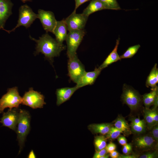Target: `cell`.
I'll use <instances>...</instances> for the list:
<instances>
[{"mask_svg":"<svg viewBox=\"0 0 158 158\" xmlns=\"http://www.w3.org/2000/svg\"><path fill=\"white\" fill-rule=\"evenodd\" d=\"M31 117L29 112L24 109L19 110V118L16 132L19 146V153L22 150L26 138L30 129Z\"/></svg>","mask_w":158,"mask_h":158,"instance_id":"obj_2","label":"cell"},{"mask_svg":"<svg viewBox=\"0 0 158 158\" xmlns=\"http://www.w3.org/2000/svg\"><path fill=\"white\" fill-rule=\"evenodd\" d=\"M158 97L157 96L156 97L153 104L154 105L153 108L157 109L158 107Z\"/></svg>","mask_w":158,"mask_h":158,"instance_id":"obj_41","label":"cell"},{"mask_svg":"<svg viewBox=\"0 0 158 158\" xmlns=\"http://www.w3.org/2000/svg\"><path fill=\"white\" fill-rule=\"evenodd\" d=\"M86 31L83 30H74L69 31L66 39L67 44V54L68 58L76 54V51L81 42Z\"/></svg>","mask_w":158,"mask_h":158,"instance_id":"obj_4","label":"cell"},{"mask_svg":"<svg viewBox=\"0 0 158 158\" xmlns=\"http://www.w3.org/2000/svg\"><path fill=\"white\" fill-rule=\"evenodd\" d=\"M117 140L119 143L123 146L127 143V140L124 136L120 135L117 138Z\"/></svg>","mask_w":158,"mask_h":158,"instance_id":"obj_37","label":"cell"},{"mask_svg":"<svg viewBox=\"0 0 158 158\" xmlns=\"http://www.w3.org/2000/svg\"><path fill=\"white\" fill-rule=\"evenodd\" d=\"M101 71L99 68L96 67L93 71L85 72L76 85L79 89L85 86L93 84Z\"/></svg>","mask_w":158,"mask_h":158,"instance_id":"obj_14","label":"cell"},{"mask_svg":"<svg viewBox=\"0 0 158 158\" xmlns=\"http://www.w3.org/2000/svg\"><path fill=\"white\" fill-rule=\"evenodd\" d=\"M68 68L71 79L76 83L86 72L83 65L78 59L77 54L69 58Z\"/></svg>","mask_w":158,"mask_h":158,"instance_id":"obj_7","label":"cell"},{"mask_svg":"<svg viewBox=\"0 0 158 158\" xmlns=\"http://www.w3.org/2000/svg\"><path fill=\"white\" fill-rule=\"evenodd\" d=\"M75 9L73 11L76 12V10L78 8L83 4L90 0H75Z\"/></svg>","mask_w":158,"mask_h":158,"instance_id":"obj_36","label":"cell"},{"mask_svg":"<svg viewBox=\"0 0 158 158\" xmlns=\"http://www.w3.org/2000/svg\"><path fill=\"white\" fill-rule=\"evenodd\" d=\"M104 9H106L105 8L99 0H91L82 13L89 17L90 15L95 12Z\"/></svg>","mask_w":158,"mask_h":158,"instance_id":"obj_20","label":"cell"},{"mask_svg":"<svg viewBox=\"0 0 158 158\" xmlns=\"http://www.w3.org/2000/svg\"><path fill=\"white\" fill-rule=\"evenodd\" d=\"M121 99L131 110H135L141 105V96L138 92L126 85H124Z\"/></svg>","mask_w":158,"mask_h":158,"instance_id":"obj_6","label":"cell"},{"mask_svg":"<svg viewBox=\"0 0 158 158\" xmlns=\"http://www.w3.org/2000/svg\"><path fill=\"white\" fill-rule=\"evenodd\" d=\"M150 93L144 94L142 96L143 103L146 107L149 108L153 105L156 97L158 96V87L156 86L151 89Z\"/></svg>","mask_w":158,"mask_h":158,"instance_id":"obj_21","label":"cell"},{"mask_svg":"<svg viewBox=\"0 0 158 158\" xmlns=\"http://www.w3.org/2000/svg\"><path fill=\"white\" fill-rule=\"evenodd\" d=\"M136 154H121L119 155L118 158H135L138 157Z\"/></svg>","mask_w":158,"mask_h":158,"instance_id":"obj_38","label":"cell"},{"mask_svg":"<svg viewBox=\"0 0 158 158\" xmlns=\"http://www.w3.org/2000/svg\"><path fill=\"white\" fill-rule=\"evenodd\" d=\"M158 157L157 152L155 151L152 152H148L139 156L140 158H154Z\"/></svg>","mask_w":158,"mask_h":158,"instance_id":"obj_30","label":"cell"},{"mask_svg":"<svg viewBox=\"0 0 158 158\" xmlns=\"http://www.w3.org/2000/svg\"><path fill=\"white\" fill-rule=\"evenodd\" d=\"M151 111L154 125H157L158 122V114L157 109L153 108L151 109Z\"/></svg>","mask_w":158,"mask_h":158,"instance_id":"obj_35","label":"cell"},{"mask_svg":"<svg viewBox=\"0 0 158 158\" xmlns=\"http://www.w3.org/2000/svg\"><path fill=\"white\" fill-rule=\"evenodd\" d=\"M106 9L118 10L121 8L116 0H99Z\"/></svg>","mask_w":158,"mask_h":158,"instance_id":"obj_26","label":"cell"},{"mask_svg":"<svg viewBox=\"0 0 158 158\" xmlns=\"http://www.w3.org/2000/svg\"><path fill=\"white\" fill-rule=\"evenodd\" d=\"M0 122L2 126L7 127L16 131L19 118V110L18 108L9 109L6 112H3Z\"/></svg>","mask_w":158,"mask_h":158,"instance_id":"obj_12","label":"cell"},{"mask_svg":"<svg viewBox=\"0 0 158 158\" xmlns=\"http://www.w3.org/2000/svg\"><path fill=\"white\" fill-rule=\"evenodd\" d=\"M22 2L25 3L28 1H31L32 0H20Z\"/></svg>","mask_w":158,"mask_h":158,"instance_id":"obj_43","label":"cell"},{"mask_svg":"<svg viewBox=\"0 0 158 158\" xmlns=\"http://www.w3.org/2000/svg\"><path fill=\"white\" fill-rule=\"evenodd\" d=\"M150 134L154 139L157 142L158 141V124L156 125L150 129Z\"/></svg>","mask_w":158,"mask_h":158,"instance_id":"obj_29","label":"cell"},{"mask_svg":"<svg viewBox=\"0 0 158 158\" xmlns=\"http://www.w3.org/2000/svg\"><path fill=\"white\" fill-rule=\"evenodd\" d=\"M133 143L138 150L144 151L150 150L155 147L157 142L150 134L140 135L135 137L133 140Z\"/></svg>","mask_w":158,"mask_h":158,"instance_id":"obj_11","label":"cell"},{"mask_svg":"<svg viewBox=\"0 0 158 158\" xmlns=\"http://www.w3.org/2000/svg\"><path fill=\"white\" fill-rule=\"evenodd\" d=\"M78 89L75 85L71 87H65L57 89L56 91V105L59 106L68 100L74 93Z\"/></svg>","mask_w":158,"mask_h":158,"instance_id":"obj_15","label":"cell"},{"mask_svg":"<svg viewBox=\"0 0 158 158\" xmlns=\"http://www.w3.org/2000/svg\"><path fill=\"white\" fill-rule=\"evenodd\" d=\"M144 120L149 129L155 126L152 113L151 109L145 107L143 110Z\"/></svg>","mask_w":158,"mask_h":158,"instance_id":"obj_24","label":"cell"},{"mask_svg":"<svg viewBox=\"0 0 158 158\" xmlns=\"http://www.w3.org/2000/svg\"><path fill=\"white\" fill-rule=\"evenodd\" d=\"M112 126L111 123H93L89 125L88 128L92 134L99 133L104 135L108 133Z\"/></svg>","mask_w":158,"mask_h":158,"instance_id":"obj_19","label":"cell"},{"mask_svg":"<svg viewBox=\"0 0 158 158\" xmlns=\"http://www.w3.org/2000/svg\"><path fill=\"white\" fill-rule=\"evenodd\" d=\"M88 18L82 13H77L73 12L64 19L67 30L69 31L74 30H84Z\"/></svg>","mask_w":158,"mask_h":158,"instance_id":"obj_9","label":"cell"},{"mask_svg":"<svg viewBox=\"0 0 158 158\" xmlns=\"http://www.w3.org/2000/svg\"><path fill=\"white\" fill-rule=\"evenodd\" d=\"M67 30L64 19L57 21L53 33L55 36V39L60 43L63 44V41L66 40L67 34Z\"/></svg>","mask_w":158,"mask_h":158,"instance_id":"obj_16","label":"cell"},{"mask_svg":"<svg viewBox=\"0 0 158 158\" xmlns=\"http://www.w3.org/2000/svg\"><path fill=\"white\" fill-rule=\"evenodd\" d=\"M122 151L126 155L131 154L132 151V146L130 144L127 143L123 146Z\"/></svg>","mask_w":158,"mask_h":158,"instance_id":"obj_31","label":"cell"},{"mask_svg":"<svg viewBox=\"0 0 158 158\" xmlns=\"http://www.w3.org/2000/svg\"><path fill=\"white\" fill-rule=\"evenodd\" d=\"M140 46L138 44L129 47L125 52L120 56L121 59L132 57L138 51Z\"/></svg>","mask_w":158,"mask_h":158,"instance_id":"obj_25","label":"cell"},{"mask_svg":"<svg viewBox=\"0 0 158 158\" xmlns=\"http://www.w3.org/2000/svg\"><path fill=\"white\" fill-rule=\"evenodd\" d=\"M22 101V97L19 95L17 87L8 89L7 92L0 99V113H3L7 108L10 110L18 108Z\"/></svg>","mask_w":158,"mask_h":158,"instance_id":"obj_3","label":"cell"},{"mask_svg":"<svg viewBox=\"0 0 158 158\" xmlns=\"http://www.w3.org/2000/svg\"><path fill=\"white\" fill-rule=\"evenodd\" d=\"M120 38L116 40L115 46L107 57L102 63L98 67L102 70L112 63L121 59L117 52V49L119 44Z\"/></svg>","mask_w":158,"mask_h":158,"instance_id":"obj_17","label":"cell"},{"mask_svg":"<svg viewBox=\"0 0 158 158\" xmlns=\"http://www.w3.org/2000/svg\"><path fill=\"white\" fill-rule=\"evenodd\" d=\"M13 6L11 0H0V30L4 29L6 20L12 14Z\"/></svg>","mask_w":158,"mask_h":158,"instance_id":"obj_13","label":"cell"},{"mask_svg":"<svg viewBox=\"0 0 158 158\" xmlns=\"http://www.w3.org/2000/svg\"><path fill=\"white\" fill-rule=\"evenodd\" d=\"M110 156L109 154L107 153L101 157V158H108Z\"/></svg>","mask_w":158,"mask_h":158,"instance_id":"obj_42","label":"cell"},{"mask_svg":"<svg viewBox=\"0 0 158 158\" xmlns=\"http://www.w3.org/2000/svg\"><path fill=\"white\" fill-rule=\"evenodd\" d=\"M158 82V69L157 64L155 63L148 76L146 85L147 87L150 86L152 88L156 87Z\"/></svg>","mask_w":158,"mask_h":158,"instance_id":"obj_22","label":"cell"},{"mask_svg":"<svg viewBox=\"0 0 158 158\" xmlns=\"http://www.w3.org/2000/svg\"><path fill=\"white\" fill-rule=\"evenodd\" d=\"M107 139L106 137L103 135L95 137L94 145L95 152L99 151L105 148Z\"/></svg>","mask_w":158,"mask_h":158,"instance_id":"obj_23","label":"cell"},{"mask_svg":"<svg viewBox=\"0 0 158 158\" xmlns=\"http://www.w3.org/2000/svg\"><path fill=\"white\" fill-rule=\"evenodd\" d=\"M121 133V131L114 127L112 126L106 135L107 138L112 140L118 138Z\"/></svg>","mask_w":158,"mask_h":158,"instance_id":"obj_27","label":"cell"},{"mask_svg":"<svg viewBox=\"0 0 158 158\" xmlns=\"http://www.w3.org/2000/svg\"><path fill=\"white\" fill-rule=\"evenodd\" d=\"M28 158H35L36 156L35 154L32 150H31L28 156Z\"/></svg>","mask_w":158,"mask_h":158,"instance_id":"obj_40","label":"cell"},{"mask_svg":"<svg viewBox=\"0 0 158 158\" xmlns=\"http://www.w3.org/2000/svg\"><path fill=\"white\" fill-rule=\"evenodd\" d=\"M37 18V14L33 12L32 9L26 4L21 6L19 8V16L16 26L10 30H4L8 33L14 31L16 29L23 26L26 28L30 27L35 20Z\"/></svg>","mask_w":158,"mask_h":158,"instance_id":"obj_5","label":"cell"},{"mask_svg":"<svg viewBox=\"0 0 158 158\" xmlns=\"http://www.w3.org/2000/svg\"><path fill=\"white\" fill-rule=\"evenodd\" d=\"M130 121L135 124L143 126H146V123L144 120H141L139 118H132Z\"/></svg>","mask_w":158,"mask_h":158,"instance_id":"obj_32","label":"cell"},{"mask_svg":"<svg viewBox=\"0 0 158 158\" xmlns=\"http://www.w3.org/2000/svg\"><path fill=\"white\" fill-rule=\"evenodd\" d=\"M109 155L112 158H118L119 155L118 153L115 150L109 153Z\"/></svg>","mask_w":158,"mask_h":158,"instance_id":"obj_39","label":"cell"},{"mask_svg":"<svg viewBox=\"0 0 158 158\" xmlns=\"http://www.w3.org/2000/svg\"><path fill=\"white\" fill-rule=\"evenodd\" d=\"M105 148L107 152L109 153L115 150L116 146L114 143L110 142L107 145Z\"/></svg>","mask_w":158,"mask_h":158,"instance_id":"obj_34","label":"cell"},{"mask_svg":"<svg viewBox=\"0 0 158 158\" xmlns=\"http://www.w3.org/2000/svg\"><path fill=\"white\" fill-rule=\"evenodd\" d=\"M29 37L36 43L35 55L41 53L45 58L52 63L54 57L59 55L61 52L66 49V46L58 42L47 33L42 35L39 40H36L30 35Z\"/></svg>","mask_w":158,"mask_h":158,"instance_id":"obj_1","label":"cell"},{"mask_svg":"<svg viewBox=\"0 0 158 158\" xmlns=\"http://www.w3.org/2000/svg\"><path fill=\"white\" fill-rule=\"evenodd\" d=\"M114 122V127L120 130L124 136H128L132 133L130 126L122 116L118 115Z\"/></svg>","mask_w":158,"mask_h":158,"instance_id":"obj_18","label":"cell"},{"mask_svg":"<svg viewBox=\"0 0 158 158\" xmlns=\"http://www.w3.org/2000/svg\"><path fill=\"white\" fill-rule=\"evenodd\" d=\"M108 153L105 148H104L99 151L95 152L93 158H101V157Z\"/></svg>","mask_w":158,"mask_h":158,"instance_id":"obj_33","label":"cell"},{"mask_svg":"<svg viewBox=\"0 0 158 158\" xmlns=\"http://www.w3.org/2000/svg\"><path fill=\"white\" fill-rule=\"evenodd\" d=\"M37 15V18L40 20L44 29L47 32L53 33L57 21L54 13L51 11L39 9Z\"/></svg>","mask_w":158,"mask_h":158,"instance_id":"obj_10","label":"cell"},{"mask_svg":"<svg viewBox=\"0 0 158 158\" xmlns=\"http://www.w3.org/2000/svg\"><path fill=\"white\" fill-rule=\"evenodd\" d=\"M130 126L131 127L132 131L135 133L140 134H142L145 132L146 126L138 125L131 122Z\"/></svg>","mask_w":158,"mask_h":158,"instance_id":"obj_28","label":"cell"},{"mask_svg":"<svg viewBox=\"0 0 158 158\" xmlns=\"http://www.w3.org/2000/svg\"><path fill=\"white\" fill-rule=\"evenodd\" d=\"M22 98V104L31 108L35 109L43 107L46 104L44 101V97L40 92L33 90L32 88L26 92Z\"/></svg>","mask_w":158,"mask_h":158,"instance_id":"obj_8","label":"cell"}]
</instances>
